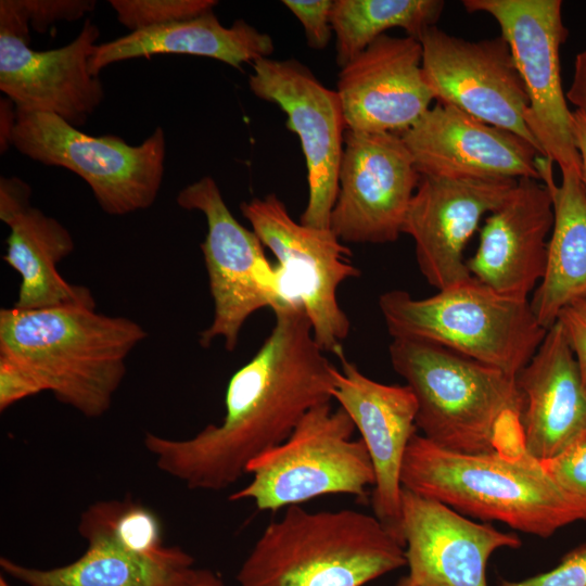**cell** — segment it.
<instances>
[{
    "instance_id": "cell-1",
    "label": "cell",
    "mask_w": 586,
    "mask_h": 586,
    "mask_svg": "<svg viewBox=\"0 0 586 586\" xmlns=\"http://www.w3.org/2000/svg\"><path fill=\"white\" fill-rule=\"evenodd\" d=\"M272 311L271 332L229 380L220 424L187 440L144 435L157 468L190 489L229 487L253 459L282 443L308 410L332 399L335 367L316 342L302 305L286 303Z\"/></svg>"
},
{
    "instance_id": "cell-2",
    "label": "cell",
    "mask_w": 586,
    "mask_h": 586,
    "mask_svg": "<svg viewBox=\"0 0 586 586\" xmlns=\"http://www.w3.org/2000/svg\"><path fill=\"white\" fill-rule=\"evenodd\" d=\"M146 336L137 321L84 305L0 310V358L88 418L110 409L128 356Z\"/></svg>"
},
{
    "instance_id": "cell-3",
    "label": "cell",
    "mask_w": 586,
    "mask_h": 586,
    "mask_svg": "<svg viewBox=\"0 0 586 586\" xmlns=\"http://www.w3.org/2000/svg\"><path fill=\"white\" fill-rule=\"evenodd\" d=\"M402 486L480 522H500L540 538L586 521V506L563 492L525 448L454 453L416 433L406 449Z\"/></svg>"
},
{
    "instance_id": "cell-4",
    "label": "cell",
    "mask_w": 586,
    "mask_h": 586,
    "mask_svg": "<svg viewBox=\"0 0 586 586\" xmlns=\"http://www.w3.org/2000/svg\"><path fill=\"white\" fill-rule=\"evenodd\" d=\"M392 339L391 364L416 397L421 435L454 453L524 448L515 377L428 341Z\"/></svg>"
},
{
    "instance_id": "cell-5",
    "label": "cell",
    "mask_w": 586,
    "mask_h": 586,
    "mask_svg": "<svg viewBox=\"0 0 586 586\" xmlns=\"http://www.w3.org/2000/svg\"><path fill=\"white\" fill-rule=\"evenodd\" d=\"M404 565L403 545L375 515L291 506L265 527L237 581L239 586H364Z\"/></svg>"
},
{
    "instance_id": "cell-6",
    "label": "cell",
    "mask_w": 586,
    "mask_h": 586,
    "mask_svg": "<svg viewBox=\"0 0 586 586\" xmlns=\"http://www.w3.org/2000/svg\"><path fill=\"white\" fill-rule=\"evenodd\" d=\"M379 307L392 337L428 341L517 377L543 342L530 300L502 295L471 277L426 298L391 290Z\"/></svg>"
},
{
    "instance_id": "cell-7",
    "label": "cell",
    "mask_w": 586,
    "mask_h": 586,
    "mask_svg": "<svg viewBox=\"0 0 586 586\" xmlns=\"http://www.w3.org/2000/svg\"><path fill=\"white\" fill-rule=\"evenodd\" d=\"M355 430L341 407L333 410L330 402L315 406L282 443L247 464L251 482L229 499H250L260 511L334 494L365 500L375 474L365 443L352 438Z\"/></svg>"
},
{
    "instance_id": "cell-8",
    "label": "cell",
    "mask_w": 586,
    "mask_h": 586,
    "mask_svg": "<svg viewBox=\"0 0 586 586\" xmlns=\"http://www.w3.org/2000/svg\"><path fill=\"white\" fill-rule=\"evenodd\" d=\"M16 112L11 145L33 161L79 176L104 213L127 215L155 202L166 152L162 127L131 145L117 136L85 133L53 114Z\"/></svg>"
},
{
    "instance_id": "cell-9",
    "label": "cell",
    "mask_w": 586,
    "mask_h": 586,
    "mask_svg": "<svg viewBox=\"0 0 586 586\" xmlns=\"http://www.w3.org/2000/svg\"><path fill=\"white\" fill-rule=\"evenodd\" d=\"M176 202L181 208L201 212L207 225L201 251L214 313L199 343L207 348L224 339L226 349L232 352L243 324L254 313L289 303L281 275L266 257L256 233L229 211L212 177L204 176L181 189Z\"/></svg>"
},
{
    "instance_id": "cell-10",
    "label": "cell",
    "mask_w": 586,
    "mask_h": 586,
    "mask_svg": "<svg viewBox=\"0 0 586 586\" xmlns=\"http://www.w3.org/2000/svg\"><path fill=\"white\" fill-rule=\"evenodd\" d=\"M240 211L277 258L286 301L302 305L318 345L336 357L343 355L351 323L339 304L337 289L360 276L352 252L331 229L296 222L276 194L242 202Z\"/></svg>"
},
{
    "instance_id": "cell-11",
    "label": "cell",
    "mask_w": 586,
    "mask_h": 586,
    "mask_svg": "<svg viewBox=\"0 0 586 586\" xmlns=\"http://www.w3.org/2000/svg\"><path fill=\"white\" fill-rule=\"evenodd\" d=\"M470 13H487L498 23L524 82L530 105L525 123L543 156L561 175L582 178V164L572 128L561 75L560 47L568 29L561 0H463Z\"/></svg>"
},
{
    "instance_id": "cell-12",
    "label": "cell",
    "mask_w": 586,
    "mask_h": 586,
    "mask_svg": "<svg viewBox=\"0 0 586 586\" xmlns=\"http://www.w3.org/2000/svg\"><path fill=\"white\" fill-rule=\"evenodd\" d=\"M419 41L423 76L437 103L515 133L543 156L525 123L530 100L524 82L501 35L472 41L435 25Z\"/></svg>"
},
{
    "instance_id": "cell-13",
    "label": "cell",
    "mask_w": 586,
    "mask_h": 586,
    "mask_svg": "<svg viewBox=\"0 0 586 586\" xmlns=\"http://www.w3.org/2000/svg\"><path fill=\"white\" fill-rule=\"evenodd\" d=\"M252 68L251 91L277 104L288 117V129L301 141L307 167L308 201L300 222L330 229L346 132L340 97L295 59L265 58L253 63Z\"/></svg>"
},
{
    "instance_id": "cell-14",
    "label": "cell",
    "mask_w": 586,
    "mask_h": 586,
    "mask_svg": "<svg viewBox=\"0 0 586 586\" xmlns=\"http://www.w3.org/2000/svg\"><path fill=\"white\" fill-rule=\"evenodd\" d=\"M420 178L400 135L346 130L330 229L343 243L396 241Z\"/></svg>"
},
{
    "instance_id": "cell-15",
    "label": "cell",
    "mask_w": 586,
    "mask_h": 586,
    "mask_svg": "<svg viewBox=\"0 0 586 586\" xmlns=\"http://www.w3.org/2000/svg\"><path fill=\"white\" fill-rule=\"evenodd\" d=\"M400 533L408 574L396 586H488L491 556L522 545L515 533L474 521L404 487Z\"/></svg>"
},
{
    "instance_id": "cell-16",
    "label": "cell",
    "mask_w": 586,
    "mask_h": 586,
    "mask_svg": "<svg viewBox=\"0 0 586 586\" xmlns=\"http://www.w3.org/2000/svg\"><path fill=\"white\" fill-rule=\"evenodd\" d=\"M518 180L421 176L403 233L415 242L418 267L437 291L471 278L464 249L482 217L508 198Z\"/></svg>"
},
{
    "instance_id": "cell-17",
    "label": "cell",
    "mask_w": 586,
    "mask_h": 586,
    "mask_svg": "<svg viewBox=\"0 0 586 586\" xmlns=\"http://www.w3.org/2000/svg\"><path fill=\"white\" fill-rule=\"evenodd\" d=\"M336 92L346 130L402 135L430 109L434 97L413 37L382 35L341 67Z\"/></svg>"
},
{
    "instance_id": "cell-18",
    "label": "cell",
    "mask_w": 586,
    "mask_h": 586,
    "mask_svg": "<svg viewBox=\"0 0 586 586\" xmlns=\"http://www.w3.org/2000/svg\"><path fill=\"white\" fill-rule=\"evenodd\" d=\"M400 137L421 176L540 180L531 143L450 105L436 103Z\"/></svg>"
},
{
    "instance_id": "cell-19",
    "label": "cell",
    "mask_w": 586,
    "mask_h": 586,
    "mask_svg": "<svg viewBox=\"0 0 586 586\" xmlns=\"http://www.w3.org/2000/svg\"><path fill=\"white\" fill-rule=\"evenodd\" d=\"M332 398L359 431L371 458L375 483L371 494L374 515L403 545L400 533L402 467L417 433V402L407 385H388L364 374L345 355L337 357Z\"/></svg>"
},
{
    "instance_id": "cell-20",
    "label": "cell",
    "mask_w": 586,
    "mask_h": 586,
    "mask_svg": "<svg viewBox=\"0 0 586 586\" xmlns=\"http://www.w3.org/2000/svg\"><path fill=\"white\" fill-rule=\"evenodd\" d=\"M99 37L90 20L69 43L46 51L0 35V90L16 111L53 114L78 128L104 98L100 78L89 71Z\"/></svg>"
},
{
    "instance_id": "cell-21",
    "label": "cell",
    "mask_w": 586,
    "mask_h": 586,
    "mask_svg": "<svg viewBox=\"0 0 586 586\" xmlns=\"http://www.w3.org/2000/svg\"><path fill=\"white\" fill-rule=\"evenodd\" d=\"M539 180L519 179L508 198L488 214L475 253L467 259L471 277L492 290L528 300L544 277L552 199Z\"/></svg>"
},
{
    "instance_id": "cell-22",
    "label": "cell",
    "mask_w": 586,
    "mask_h": 586,
    "mask_svg": "<svg viewBox=\"0 0 586 586\" xmlns=\"http://www.w3.org/2000/svg\"><path fill=\"white\" fill-rule=\"evenodd\" d=\"M31 188L17 177L0 179V219L10 228L3 260L21 277V310L62 305L95 307L92 292L67 282L58 265L75 247L68 230L30 203Z\"/></svg>"
},
{
    "instance_id": "cell-23",
    "label": "cell",
    "mask_w": 586,
    "mask_h": 586,
    "mask_svg": "<svg viewBox=\"0 0 586 586\" xmlns=\"http://www.w3.org/2000/svg\"><path fill=\"white\" fill-rule=\"evenodd\" d=\"M515 382L523 399V446L532 457H555L586 429V388L558 321Z\"/></svg>"
},
{
    "instance_id": "cell-24",
    "label": "cell",
    "mask_w": 586,
    "mask_h": 586,
    "mask_svg": "<svg viewBox=\"0 0 586 586\" xmlns=\"http://www.w3.org/2000/svg\"><path fill=\"white\" fill-rule=\"evenodd\" d=\"M275 50L268 34L262 33L243 20L224 26L214 11L199 16L151 27L103 42L95 47L89 71L100 72L116 63L156 54H187L205 56L241 68L269 58Z\"/></svg>"
},
{
    "instance_id": "cell-25",
    "label": "cell",
    "mask_w": 586,
    "mask_h": 586,
    "mask_svg": "<svg viewBox=\"0 0 586 586\" xmlns=\"http://www.w3.org/2000/svg\"><path fill=\"white\" fill-rule=\"evenodd\" d=\"M180 547L161 557H146L119 548L88 544L74 562L41 570L0 559L3 572L26 586H194L202 570Z\"/></svg>"
},
{
    "instance_id": "cell-26",
    "label": "cell",
    "mask_w": 586,
    "mask_h": 586,
    "mask_svg": "<svg viewBox=\"0 0 586 586\" xmlns=\"http://www.w3.org/2000/svg\"><path fill=\"white\" fill-rule=\"evenodd\" d=\"M548 191L553 226L546 270L530 300L534 315L547 330L564 307L586 298V189L581 177L565 174L560 186Z\"/></svg>"
},
{
    "instance_id": "cell-27",
    "label": "cell",
    "mask_w": 586,
    "mask_h": 586,
    "mask_svg": "<svg viewBox=\"0 0 586 586\" xmlns=\"http://www.w3.org/2000/svg\"><path fill=\"white\" fill-rule=\"evenodd\" d=\"M444 5L441 0H333L331 25L337 65H346L394 27L419 40L435 26Z\"/></svg>"
},
{
    "instance_id": "cell-28",
    "label": "cell",
    "mask_w": 586,
    "mask_h": 586,
    "mask_svg": "<svg viewBox=\"0 0 586 586\" xmlns=\"http://www.w3.org/2000/svg\"><path fill=\"white\" fill-rule=\"evenodd\" d=\"M78 531L87 544L109 545L139 556L161 557L174 548L164 544L156 514L126 498L90 505L81 513Z\"/></svg>"
},
{
    "instance_id": "cell-29",
    "label": "cell",
    "mask_w": 586,
    "mask_h": 586,
    "mask_svg": "<svg viewBox=\"0 0 586 586\" xmlns=\"http://www.w3.org/2000/svg\"><path fill=\"white\" fill-rule=\"evenodd\" d=\"M118 22L131 31L188 20L212 11L215 0H110Z\"/></svg>"
},
{
    "instance_id": "cell-30",
    "label": "cell",
    "mask_w": 586,
    "mask_h": 586,
    "mask_svg": "<svg viewBox=\"0 0 586 586\" xmlns=\"http://www.w3.org/2000/svg\"><path fill=\"white\" fill-rule=\"evenodd\" d=\"M542 463L563 492L586 506V429L562 451Z\"/></svg>"
},
{
    "instance_id": "cell-31",
    "label": "cell",
    "mask_w": 586,
    "mask_h": 586,
    "mask_svg": "<svg viewBox=\"0 0 586 586\" xmlns=\"http://www.w3.org/2000/svg\"><path fill=\"white\" fill-rule=\"evenodd\" d=\"M27 14L30 28L46 33L54 23L75 22L92 12L94 0H21Z\"/></svg>"
},
{
    "instance_id": "cell-32",
    "label": "cell",
    "mask_w": 586,
    "mask_h": 586,
    "mask_svg": "<svg viewBox=\"0 0 586 586\" xmlns=\"http://www.w3.org/2000/svg\"><path fill=\"white\" fill-rule=\"evenodd\" d=\"M282 3L303 25L309 48L322 50L329 44L333 33V0H283Z\"/></svg>"
},
{
    "instance_id": "cell-33",
    "label": "cell",
    "mask_w": 586,
    "mask_h": 586,
    "mask_svg": "<svg viewBox=\"0 0 586 586\" xmlns=\"http://www.w3.org/2000/svg\"><path fill=\"white\" fill-rule=\"evenodd\" d=\"M499 586H586V544L565 553L548 572L522 581L502 579Z\"/></svg>"
},
{
    "instance_id": "cell-34",
    "label": "cell",
    "mask_w": 586,
    "mask_h": 586,
    "mask_svg": "<svg viewBox=\"0 0 586 586\" xmlns=\"http://www.w3.org/2000/svg\"><path fill=\"white\" fill-rule=\"evenodd\" d=\"M557 321L564 331L586 388V298L564 307Z\"/></svg>"
},
{
    "instance_id": "cell-35",
    "label": "cell",
    "mask_w": 586,
    "mask_h": 586,
    "mask_svg": "<svg viewBox=\"0 0 586 586\" xmlns=\"http://www.w3.org/2000/svg\"><path fill=\"white\" fill-rule=\"evenodd\" d=\"M43 392L38 382L15 364L0 358V409Z\"/></svg>"
},
{
    "instance_id": "cell-36",
    "label": "cell",
    "mask_w": 586,
    "mask_h": 586,
    "mask_svg": "<svg viewBox=\"0 0 586 586\" xmlns=\"http://www.w3.org/2000/svg\"><path fill=\"white\" fill-rule=\"evenodd\" d=\"M0 35H10L30 43V25L21 0L0 1Z\"/></svg>"
},
{
    "instance_id": "cell-37",
    "label": "cell",
    "mask_w": 586,
    "mask_h": 586,
    "mask_svg": "<svg viewBox=\"0 0 586 586\" xmlns=\"http://www.w3.org/2000/svg\"><path fill=\"white\" fill-rule=\"evenodd\" d=\"M565 97L576 111L586 115V49L575 58L573 79Z\"/></svg>"
},
{
    "instance_id": "cell-38",
    "label": "cell",
    "mask_w": 586,
    "mask_h": 586,
    "mask_svg": "<svg viewBox=\"0 0 586 586\" xmlns=\"http://www.w3.org/2000/svg\"><path fill=\"white\" fill-rule=\"evenodd\" d=\"M16 107L14 103L5 98L0 101V150L7 152L11 145V135L16 122Z\"/></svg>"
},
{
    "instance_id": "cell-39",
    "label": "cell",
    "mask_w": 586,
    "mask_h": 586,
    "mask_svg": "<svg viewBox=\"0 0 586 586\" xmlns=\"http://www.w3.org/2000/svg\"><path fill=\"white\" fill-rule=\"evenodd\" d=\"M572 128L582 164V181L586 189V115L574 110L572 112Z\"/></svg>"
},
{
    "instance_id": "cell-40",
    "label": "cell",
    "mask_w": 586,
    "mask_h": 586,
    "mask_svg": "<svg viewBox=\"0 0 586 586\" xmlns=\"http://www.w3.org/2000/svg\"><path fill=\"white\" fill-rule=\"evenodd\" d=\"M194 586H224V583L215 573L208 570H202Z\"/></svg>"
},
{
    "instance_id": "cell-41",
    "label": "cell",
    "mask_w": 586,
    "mask_h": 586,
    "mask_svg": "<svg viewBox=\"0 0 586 586\" xmlns=\"http://www.w3.org/2000/svg\"><path fill=\"white\" fill-rule=\"evenodd\" d=\"M0 586H10L9 583L2 576L0 577Z\"/></svg>"
}]
</instances>
